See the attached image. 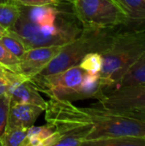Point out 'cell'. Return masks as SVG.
<instances>
[{
  "label": "cell",
  "instance_id": "1",
  "mask_svg": "<svg viewBox=\"0 0 145 146\" xmlns=\"http://www.w3.org/2000/svg\"><path fill=\"white\" fill-rule=\"evenodd\" d=\"M46 121L62 135L91 145L104 139L119 137L145 138V122L101 106L78 107L73 103L53 98L46 110Z\"/></svg>",
  "mask_w": 145,
  "mask_h": 146
},
{
  "label": "cell",
  "instance_id": "2",
  "mask_svg": "<svg viewBox=\"0 0 145 146\" xmlns=\"http://www.w3.org/2000/svg\"><path fill=\"white\" fill-rule=\"evenodd\" d=\"M145 53L144 31L117 30L110 45L102 53L100 82L104 94L114 89L121 77Z\"/></svg>",
  "mask_w": 145,
  "mask_h": 146
},
{
  "label": "cell",
  "instance_id": "3",
  "mask_svg": "<svg viewBox=\"0 0 145 146\" xmlns=\"http://www.w3.org/2000/svg\"><path fill=\"white\" fill-rule=\"evenodd\" d=\"M83 31V26L76 17L71 3L53 27H39L21 14L8 32L17 37L26 50L41 46L65 45Z\"/></svg>",
  "mask_w": 145,
  "mask_h": 146
},
{
  "label": "cell",
  "instance_id": "4",
  "mask_svg": "<svg viewBox=\"0 0 145 146\" xmlns=\"http://www.w3.org/2000/svg\"><path fill=\"white\" fill-rule=\"evenodd\" d=\"M118 28L83 27L81 33L63 45L61 52L37 75H49L78 65L85 55L91 52L102 54L110 45Z\"/></svg>",
  "mask_w": 145,
  "mask_h": 146
},
{
  "label": "cell",
  "instance_id": "5",
  "mask_svg": "<svg viewBox=\"0 0 145 146\" xmlns=\"http://www.w3.org/2000/svg\"><path fill=\"white\" fill-rule=\"evenodd\" d=\"M73 12L83 27H122L126 15L115 0H72Z\"/></svg>",
  "mask_w": 145,
  "mask_h": 146
},
{
  "label": "cell",
  "instance_id": "6",
  "mask_svg": "<svg viewBox=\"0 0 145 146\" xmlns=\"http://www.w3.org/2000/svg\"><path fill=\"white\" fill-rule=\"evenodd\" d=\"M85 72L79 64L49 75H35L28 80L34 86L50 98L67 100L77 90L86 77Z\"/></svg>",
  "mask_w": 145,
  "mask_h": 146
},
{
  "label": "cell",
  "instance_id": "7",
  "mask_svg": "<svg viewBox=\"0 0 145 146\" xmlns=\"http://www.w3.org/2000/svg\"><path fill=\"white\" fill-rule=\"evenodd\" d=\"M99 106L116 113L145 107V84L121 87L104 94Z\"/></svg>",
  "mask_w": 145,
  "mask_h": 146
},
{
  "label": "cell",
  "instance_id": "8",
  "mask_svg": "<svg viewBox=\"0 0 145 146\" xmlns=\"http://www.w3.org/2000/svg\"><path fill=\"white\" fill-rule=\"evenodd\" d=\"M9 81L7 95L9 98L10 104H28L46 109L47 101H45L39 91L34 85L24 75L9 72L7 75Z\"/></svg>",
  "mask_w": 145,
  "mask_h": 146
},
{
  "label": "cell",
  "instance_id": "9",
  "mask_svg": "<svg viewBox=\"0 0 145 146\" xmlns=\"http://www.w3.org/2000/svg\"><path fill=\"white\" fill-rule=\"evenodd\" d=\"M63 45L41 46L28 49L20 57V74L27 79L38 74L62 50Z\"/></svg>",
  "mask_w": 145,
  "mask_h": 146
},
{
  "label": "cell",
  "instance_id": "10",
  "mask_svg": "<svg viewBox=\"0 0 145 146\" xmlns=\"http://www.w3.org/2000/svg\"><path fill=\"white\" fill-rule=\"evenodd\" d=\"M70 3L71 2H65L60 4H47L42 6L20 5L21 14L37 26L53 27L56 24L59 18Z\"/></svg>",
  "mask_w": 145,
  "mask_h": 146
},
{
  "label": "cell",
  "instance_id": "11",
  "mask_svg": "<svg viewBox=\"0 0 145 146\" xmlns=\"http://www.w3.org/2000/svg\"><path fill=\"white\" fill-rule=\"evenodd\" d=\"M43 112L44 109L40 106L28 104H10L7 127L30 128Z\"/></svg>",
  "mask_w": 145,
  "mask_h": 146
},
{
  "label": "cell",
  "instance_id": "12",
  "mask_svg": "<svg viewBox=\"0 0 145 146\" xmlns=\"http://www.w3.org/2000/svg\"><path fill=\"white\" fill-rule=\"evenodd\" d=\"M126 15V23L119 27L125 31L145 30V0H115Z\"/></svg>",
  "mask_w": 145,
  "mask_h": 146
},
{
  "label": "cell",
  "instance_id": "13",
  "mask_svg": "<svg viewBox=\"0 0 145 146\" xmlns=\"http://www.w3.org/2000/svg\"><path fill=\"white\" fill-rule=\"evenodd\" d=\"M59 133L50 124L34 127L28 129L26 146H55Z\"/></svg>",
  "mask_w": 145,
  "mask_h": 146
},
{
  "label": "cell",
  "instance_id": "14",
  "mask_svg": "<svg viewBox=\"0 0 145 146\" xmlns=\"http://www.w3.org/2000/svg\"><path fill=\"white\" fill-rule=\"evenodd\" d=\"M138 84H145V53L121 77L113 90Z\"/></svg>",
  "mask_w": 145,
  "mask_h": 146
},
{
  "label": "cell",
  "instance_id": "15",
  "mask_svg": "<svg viewBox=\"0 0 145 146\" xmlns=\"http://www.w3.org/2000/svg\"><path fill=\"white\" fill-rule=\"evenodd\" d=\"M20 15L21 8L19 4L11 0L0 3V25L7 31L17 21Z\"/></svg>",
  "mask_w": 145,
  "mask_h": 146
},
{
  "label": "cell",
  "instance_id": "16",
  "mask_svg": "<svg viewBox=\"0 0 145 146\" xmlns=\"http://www.w3.org/2000/svg\"><path fill=\"white\" fill-rule=\"evenodd\" d=\"M29 128L9 127L1 139V146H26Z\"/></svg>",
  "mask_w": 145,
  "mask_h": 146
},
{
  "label": "cell",
  "instance_id": "17",
  "mask_svg": "<svg viewBox=\"0 0 145 146\" xmlns=\"http://www.w3.org/2000/svg\"><path fill=\"white\" fill-rule=\"evenodd\" d=\"M94 146H145V138L144 137H119L100 140Z\"/></svg>",
  "mask_w": 145,
  "mask_h": 146
},
{
  "label": "cell",
  "instance_id": "18",
  "mask_svg": "<svg viewBox=\"0 0 145 146\" xmlns=\"http://www.w3.org/2000/svg\"><path fill=\"white\" fill-rule=\"evenodd\" d=\"M79 65L87 73L92 74H100L103 66L102 54L98 52H91L85 55Z\"/></svg>",
  "mask_w": 145,
  "mask_h": 146
},
{
  "label": "cell",
  "instance_id": "19",
  "mask_svg": "<svg viewBox=\"0 0 145 146\" xmlns=\"http://www.w3.org/2000/svg\"><path fill=\"white\" fill-rule=\"evenodd\" d=\"M20 58L13 55L0 41V66L3 68L20 74Z\"/></svg>",
  "mask_w": 145,
  "mask_h": 146
},
{
  "label": "cell",
  "instance_id": "20",
  "mask_svg": "<svg viewBox=\"0 0 145 146\" xmlns=\"http://www.w3.org/2000/svg\"><path fill=\"white\" fill-rule=\"evenodd\" d=\"M1 43L15 56L20 58L26 50L24 44L15 36L9 33V32L0 37Z\"/></svg>",
  "mask_w": 145,
  "mask_h": 146
},
{
  "label": "cell",
  "instance_id": "21",
  "mask_svg": "<svg viewBox=\"0 0 145 146\" xmlns=\"http://www.w3.org/2000/svg\"><path fill=\"white\" fill-rule=\"evenodd\" d=\"M10 105V100L8 95L0 96V144L1 139L8 126V115ZM1 146V145H0Z\"/></svg>",
  "mask_w": 145,
  "mask_h": 146
},
{
  "label": "cell",
  "instance_id": "22",
  "mask_svg": "<svg viewBox=\"0 0 145 146\" xmlns=\"http://www.w3.org/2000/svg\"><path fill=\"white\" fill-rule=\"evenodd\" d=\"M14 3L22 6H42L47 4H60L69 0H11Z\"/></svg>",
  "mask_w": 145,
  "mask_h": 146
},
{
  "label": "cell",
  "instance_id": "23",
  "mask_svg": "<svg viewBox=\"0 0 145 146\" xmlns=\"http://www.w3.org/2000/svg\"><path fill=\"white\" fill-rule=\"evenodd\" d=\"M119 114L138 119L139 121H144L145 122V107H139V108H135L127 111L124 112H120Z\"/></svg>",
  "mask_w": 145,
  "mask_h": 146
},
{
  "label": "cell",
  "instance_id": "24",
  "mask_svg": "<svg viewBox=\"0 0 145 146\" xmlns=\"http://www.w3.org/2000/svg\"><path fill=\"white\" fill-rule=\"evenodd\" d=\"M9 81L7 79V76H0V96L6 95L8 91Z\"/></svg>",
  "mask_w": 145,
  "mask_h": 146
},
{
  "label": "cell",
  "instance_id": "25",
  "mask_svg": "<svg viewBox=\"0 0 145 146\" xmlns=\"http://www.w3.org/2000/svg\"><path fill=\"white\" fill-rule=\"evenodd\" d=\"M9 72L10 71L7 70V69H5V68H3V67L0 66V76H7Z\"/></svg>",
  "mask_w": 145,
  "mask_h": 146
},
{
  "label": "cell",
  "instance_id": "26",
  "mask_svg": "<svg viewBox=\"0 0 145 146\" xmlns=\"http://www.w3.org/2000/svg\"><path fill=\"white\" fill-rule=\"evenodd\" d=\"M7 33H8V31H7L5 28H3V27L0 25V37L3 36V35H4V34H6Z\"/></svg>",
  "mask_w": 145,
  "mask_h": 146
},
{
  "label": "cell",
  "instance_id": "27",
  "mask_svg": "<svg viewBox=\"0 0 145 146\" xmlns=\"http://www.w3.org/2000/svg\"><path fill=\"white\" fill-rule=\"evenodd\" d=\"M10 0H0V3H6V2H9Z\"/></svg>",
  "mask_w": 145,
  "mask_h": 146
},
{
  "label": "cell",
  "instance_id": "28",
  "mask_svg": "<svg viewBox=\"0 0 145 146\" xmlns=\"http://www.w3.org/2000/svg\"><path fill=\"white\" fill-rule=\"evenodd\" d=\"M69 1H70V2H71V1H72V0H69Z\"/></svg>",
  "mask_w": 145,
  "mask_h": 146
}]
</instances>
